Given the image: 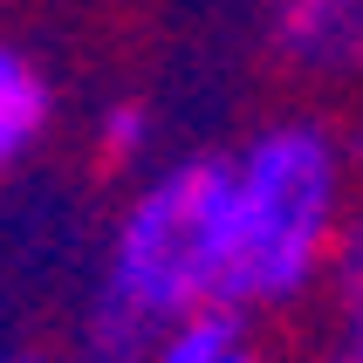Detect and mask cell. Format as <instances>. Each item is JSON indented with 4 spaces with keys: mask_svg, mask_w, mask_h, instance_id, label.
<instances>
[{
    "mask_svg": "<svg viewBox=\"0 0 363 363\" xmlns=\"http://www.w3.org/2000/svg\"><path fill=\"white\" fill-rule=\"evenodd\" d=\"M233 274V151L164 164L110 233V261L76 329L82 363H144L164 329L226 302Z\"/></svg>",
    "mask_w": 363,
    "mask_h": 363,
    "instance_id": "cell-1",
    "label": "cell"
},
{
    "mask_svg": "<svg viewBox=\"0 0 363 363\" xmlns=\"http://www.w3.org/2000/svg\"><path fill=\"white\" fill-rule=\"evenodd\" d=\"M343 233V144L315 117H281L233 151V308H295L329 274Z\"/></svg>",
    "mask_w": 363,
    "mask_h": 363,
    "instance_id": "cell-2",
    "label": "cell"
},
{
    "mask_svg": "<svg viewBox=\"0 0 363 363\" xmlns=\"http://www.w3.org/2000/svg\"><path fill=\"white\" fill-rule=\"evenodd\" d=\"M267 41L302 76L363 69V0H267Z\"/></svg>",
    "mask_w": 363,
    "mask_h": 363,
    "instance_id": "cell-3",
    "label": "cell"
},
{
    "mask_svg": "<svg viewBox=\"0 0 363 363\" xmlns=\"http://www.w3.org/2000/svg\"><path fill=\"white\" fill-rule=\"evenodd\" d=\"M7 363H55V357H7Z\"/></svg>",
    "mask_w": 363,
    "mask_h": 363,
    "instance_id": "cell-9",
    "label": "cell"
},
{
    "mask_svg": "<svg viewBox=\"0 0 363 363\" xmlns=\"http://www.w3.org/2000/svg\"><path fill=\"white\" fill-rule=\"evenodd\" d=\"M151 138H158V117H151V103H138V96H117V103L96 117V151H103L110 164L144 158Z\"/></svg>",
    "mask_w": 363,
    "mask_h": 363,
    "instance_id": "cell-6",
    "label": "cell"
},
{
    "mask_svg": "<svg viewBox=\"0 0 363 363\" xmlns=\"http://www.w3.org/2000/svg\"><path fill=\"white\" fill-rule=\"evenodd\" d=\"M48 117H55V89L41 76V62L14 41H0V172H14L48 138Z\"/></svg>",
    "mask_w": 363,
    "mask_h": 363,
    "instance_id": "cell-5",
    "label": "cell"
},
{
    "mask_svg": "<svg viewBox=\"0 0 363 363\" xmlns=\"http://www.w3.org/2000/svg\"><path fill=\"white\" fill-rule=\"evenodd\" d=\"M329 281H336V315H343V343H363V220L336 233L329 254Z\"/></svg>",
    "mask_w": 363,
    "mask_h": 363,
    "instance_id": "cell-7",
    "label": "cell"
},
{
    "mask_svg": "<svg viewBox=\"0 0 363 363\" xmlns=\"http://www.w3.org/2000/svg\"><path fill=\"white\" fill-rule=\"evenodd\" d=\"M144 363H267V357H261V336H254V308L206 302L164 329Z\"/></svg>",
    "mask_w": 363,
    "mask_h": 363,
    "instance_id": "cell-4",
    "label": "cell"
},
{
    "mask_svg": "<svg viewBox=\"0 0 363 363\" xmlns=\"http://www.w3.org/2000/svg\"><path fill=\"white\" fill-rule=\"evenodd\" d=\"M323 363H363V343H336V350H329Z\"/></svg>",
    "mask_w": 363,
    "mask_h": 363,
    "instance_id": "cell-8",
    "label": "cell"
}]
</instances>
